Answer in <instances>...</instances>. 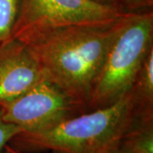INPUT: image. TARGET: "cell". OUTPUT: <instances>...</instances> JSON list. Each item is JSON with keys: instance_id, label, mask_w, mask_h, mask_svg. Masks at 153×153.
Segmentation results:
<instances>
[{"instance_id": "12", "label": "cell", "mask_w": 153, "mask_h": 153, "mask_svg": "<svg viewBox=\"0 0 153 153\" xmlns=\"http://www.w3.org/2000/svg\"><path fill=\"white\" fill-rule=\"evenodd\" d=\"M90 1H93L94 3H97V4H103V5L115 7V8H117V9L121 10L120 7L118 5L117 0H90Z\"/></svg>"}, {"instance_id": "6", "label": "cell", "mask_w": 153, "mask_h": 153, "mask_svg": "<svg viewBox=\"0 0 153 153\" xmlns=\"http://www.w3.org/2000/svg\"><path fill=\"white\" fill-rule=\"evenodd\" d=\"M43 76L36 58L22 40L14 38L0 47V105L26 93Z\"/></svg>"}, {"instance_id": "5", "label": "cell", "mask_w": 153, "mask_h": 153, "mask_svg": "<svg viewBox=\"0 0 153 153\" xmlns=\"http://www.w3.org/2000/svg\"><path fill=\"white\" fill-rule=\"evenodd\" d=\"M125 13L90 0H21L14 38L33 29L71 25H106Z\"/></svg>"}, {"instance_id": "11", "label": "cell", "mask_w": 153, "mask_h": 153, "mask_svg": "<svg viewBox=\"0 0 153 153\" xmlns=\"http://www.w3.org/2000/svg\"><path fill=\"white\" fill-rule=\"evenodd\" d=\"M118 5L124 13L152 10L153 0H117Z\"/></svg>"}, {"instance_id": "2", "label": "cell", "mask_w": 153, "mask_h": 153, "mask_svg": "<svg viewBox=\"0 0 153 153\" xmlns=\"http://www.w3.org/2000/svg\"><path fill=\"white\" fill-rule=\"evenodd\" d=\"M132 102L127 93L114 104L88 111L36 133L21 132L11 140L16 149L52 153H117L130 124Z\"/></svg>"}, {"instance_id": "14", "label": "cell", "mask_w": 153, "mask_h": 153, "mask_svg": "<svg viewBox=\"0 0 153 153\" xmlns=\"http://www.w3.org/2000/svg\"><path fill=\"white\" fill-rule=\"evenodd\" d=\"M117 153H123V152H119V151H118V152Z\"/></svg>"}, {"instance_id": "8", "label": "cell", "mask_w": 153, "mask_h": 153, "mask_svg": "<svg viewBox=\"0 0 153 153\" xmlns=\"http://www.w3.org/2000/svg\"><path fill=\"white\" fill-rule=\"evenodd\" d=\"M119 152L153 153V117L132 115L130 124L121 141Z\"/></svg>"}, {"instance_id": "13", "label": "cell", "mask_w": 153, "mask_h": 153, "mask_svg": "<svg viewBox=\"0 0 153 153\" xmlns=\"http://www.w3.org/2000/svg\"><path fill=\"white\" fill-rule=\"evenodd\" d=\"M0 153H22L18 149L15 147H11L9 145H6L2 150H0Z\"/></svg>"}, {"instance_id": "10", "label": "cell", "mask_w": 153, "mask_h": 153, "mask_svg": "<svg viewBox=\"0 0 153 153\" xmlns=\"http://www.w3.org/2000/svg\"><path fill=\"white\" fill-rule=\"evenodd\" d=\"M22 132L17 126L6 123L2 117V108L0 106V150L10 142L11 140Z\"/></svg>"}, {"instance_id": "4", "label": "cell", "mask_w": 153, "mask_h": 153, "mask_svg": "<svg viewBox=\"0 0 153 153\" xmlns=\"http://www.w3.org/2000/svg\"><path fill=\"white\" fill-rule=\"evenodd\" d=\"M0 106L3 119L25 133L47 130L88 111L82 102L44 76L26 93Z\"/></svg>"}, {"instance_id": "3", "label": "cell", "mask_w": 153, "mask_h": 153, "mask_svg": "<svg viewBox=\"0 0 153 153\" xmlns=\"http://www.w3.org/2000/svg\"><path fill=\"white\" fill-rule=\"evenodd\" d=\"M152 49V10L125 13L118 21L88 111L114 104L128 93Z\"/></svg>"}, {"instance_id": "1", "label": "cell", "mask_w": 153, "mask_h": 153, "mask_svg": "<svg viewBox=\"0 0 153 153\" xmlns=\"http://www.w3.org/2000/svg\"><path fill=\"white\" fill-rule=\"evenodd\" d=\"M119 19L106 25L33 29L15 38L29 48L44 77L62 88L88 109Z\"/></svg>"}, {"instance_id": "7", "label": "cell", "mask_w": 153, "mask_h": 153, "mask_svg": "<svg viewBox=\"0 0 153 153\" xmlns=\"http://www.w3.org/2000/svg\"><path fill=\"white\" fill-rule=\"evenodd\" d=\"M129 93L132 115L153 117V49L146 56Z\"/></svg>"}, {"instance_id": "9", "label": "cell", "mask_w": 153, "mask_h": 153, "mask_svg": "<svg viewBox=\"0 0 153 153\" xmlns=\"http://www.w3.org/2000/svg\"><path fill=\"white\" fill-rule=\"evenodd\" d=\"M21 0H0V47L14 38Z\"/></svg>"}]
</instances>
